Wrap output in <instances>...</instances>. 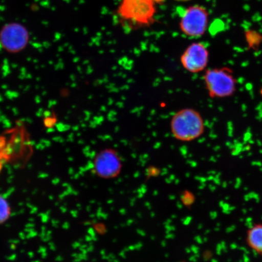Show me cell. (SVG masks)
I'll list each match as a JSON object with an SVG mask.
<instances>
[{
	"mask_svg": "<svg viewBox=\"0 0 262 262\" xmlns=\"http://www.w3.org/2000/svg\"><path fill=\"white\" fill-rule=\"evenodd\" d=\"M165 0H121L117 14L124 24L133 29L147 27L156 19L157 6Z\"/></svg>",
	"mask_w": 262,
	"mask_h": 262,
	"instance_id": "obj_1",
	"label": "cell"
},
{
	"mask_svg": "<svg viewBox=\"0 0 262 262\" xmlns=\"http://www.w3.org/2000/svg\"><path fill=\"white\" fill-rule=\"evenodd\" d=\"M170 129L172 136L180 142H192L205 133L204 119L199 111L186 107L178 111L172 117Z\"/></svg>",
	"mask_w": 262,
	"mask_h": 262,
	"instance_id": "obj_2",
	"label": "cell"
},
{
	"mask_svg": "<svg viewBox=\"0 0 262 262\" xmlns=\"http://www.w3.org/2000/svg\"><path fill=\"white\" fill-rule=\"evenodd\" d=\"M204 80L206 91L211 98L231 97L237 89V80L229 68L209 69L206 71Z\"/></svg>",
	"mask_w": 262,
	"mask_h": 262,
	"instance_id": "obj_3",
	"label": "cell"
},
{
	"mask_svg": "<svg viewBox=\"0 0 262 262\" xmlns=\"http://www.w3.org/2000/svg\"><path fill=\"white\" fill-rule=\"evenodd\" d=\"M208 19V12L204 6H190L183 11L180 17V31L189 37H201L204 35L207 29Z\"/></svg>",
	"mask_w": 262,
	"mask_h": 262,
	"instance_id": "obj_4",
	"label": "cell"
},
{
	"mask_svg": "<svg viewBox=\"0 0 262 262\" xmlns=\"http://www.w3.org/2000/svg\"><path fill=\"white\" fill-rule=\"evenodd\" d=\"M93 166L97 176L103 179H113L122 171V161L116 150L105 149L95 156Z\"/></svg>",
	"mask_w": 262,
	"mask_h": 262,
	"instance_id": "obj_5",
	"label": "cell"
},
{
	"mask_svg": "<svg viewBox=\"0 0 262 262\" xmlns=\"http://www.w3.org/2000/svg\"><path fill=\"white\" fill-rule=\"evenodd\" d=\"M208 61V49L200 42L190 45L180 57V63L183 68L192 74L204 71L207 67Z\"/></svg>",
	"mask_w": 262,
	"mask_h": 262,
	"instance_id": "obj_6",
	"label": "cell"
},
{
	"mask_svg": "<svg viewBox=\"0 0 262 262\" xmlns=\"http://www.w3.org/2000/svg\"><path fill=\"white\" fill-rule=\"evenodd\" d=\"M28 40V32L21 25H6L0 32V41L3 47L9 52L21 51L27 45Z\"/></svg>",
	"mask_w": 262,
	"mask_h": 262,
	"instance_id": "obj_7",
	"label": "cell"
},
{
	"mask_svg": "<svg viewBox=\"0 0 262 262\" xmlns=\"http://www.w3.org/2000/svg\"><path fill=\"white\" fill-rule=\"evenodd\" d=\"M246 241L252 250L262 255V224H254L248 229Z\"/></svg>",
	"mask_w": 262,
	"mask_h": 262,
	"instance_id": "obj_8",
	"label": "cell"
},
{
	"mask_svg": "<svg viewBox=\"0 0 262 262\" xmlns=\"http://www.w3.org/2000/svg\"><path fill=\"white\" fill-rule=\"evenodd\" d=\"M11 215V208L9 202L0 195V225L7 222Z\"/></svg>",
	"mask_w": 262,
	"mask_h": 262,
	"instance_id": "obj_9",
	"label": "cell"
},
{
	"mask_svg": "<svg viewBox=\"0 0 262 262\" xmlns=\"http://www.w3.org/2000/svg\"><path fill=\"white\" fill-rule=\"evenodd\" d=\"M176 2H186L189 1H191V0H175Z\"/></svg>",
	"mask_w": 262,
	"mask_h": 262,
	"instance_id": "obj_10",
	"label": "cell"
},
{
	"mask_svg": "<svg viewBox=\"0 0 262 262\" xmlns=\"http://www.w3.org/2000/svg\"><path fill=\"white\" fill-rule=\"evenodd\" d=\"M2 165V163H0V168H1ZM0 169H1V168H0Z\"/></svg>",
	"mask_w": 262,
	"mask_h": 262,
	"instance_id": "obj_11",
	"label": "cell"
}]
</instances>
